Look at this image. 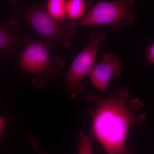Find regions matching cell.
Wrapping results in <instances>:
<instances>
[{
    "label": "cell",
    "instance_id": "6da1fadb",
    "mask_svg": "<svg viewBox=\"0 0 154 154\" xmlns=\"http://www.w3.org/2000/svg\"><path fill=\"white\" fill-rule=\"evenodd\" d=\"M94 107L89 109L92 133L107 154H133L127 147L130 127L141 125L147 121L142 112L144 104L131 98L127 88L119 87L104 98L94 94L87 97Z\"/></svg>",
    "mask_w": 154,
    "mask_h": 154
},
{
    "label": "cell",
    "instance_id": "7a4b0ae2",
    "mask_svg": "<svg viewBox=\"0 0 154 154\" xmlns=\"http://www.w3.org/2000/svg\"><path fill=\"white\" fill-rule=\"evenodd\" d=\"M52 48L43 41L32 39L18 57L17 69L30 75L31 84L37 88H44L50 80L63 76L64 60L60 57H52Z\"/></svg>",
    "mask_w": 154,
    "mask_h": 154
},
{
    "label": "cell",
    "instance_id": "3957f363",
    "mask_svg": "<svg viewBox=\"0 0 154 154\" xmlns=\"http://www.w3.org/2000/svg\"><path fill=\"white\" fill-rule=\"evenodd\" d=\"M12 12L22 17L49 46L60 45L65 48L70 47V38L76 34L70 20L62 22L55 20L41 5L14 8Z\"/></svg>",
    "mask_w": 154,
    "mask_h": 154
},
{
    "label": "cell",
    "instance_id": "277c9868",
    "mask_svg": "<svg viewBox=\"0 0 154 154\" xmlns=\"http://www.w3.org/2000/svg\"><path fill=\"white\" fill-rule=\"evenodd\" d=\"M133 0H117L96 3L79 21L73 22L76 29L80 26L109 25L114 30L132 25L136 18Z\"/></svg>",
    "mask_w": 154,
    "mask_h": 154
},
{
    "label": "cell",
    "instance_id": "5b68a950",
    "mask_svg": "<svg viewBox=\"0 0 154 154\" xmlns=\"http://www.w3.org/2000/svg\"><path fill=\"white\" fill-rule=\"evenodd\" d=\"M104 33L91 32L88 45L77 56L67 72L65 79V90L72 98L82 95L84 92L82 81L96 65L95 62L100 45L107 39Z\"/></svg>",
    "mask_w": 154,
    "mask_h": 154
},
{
    "label": "cell",
    "instance_id": "8992f818",
    "mask_svg": "<svg viewBox=\"0 0 154 154\" xmlns=\"http://www.w3.org/2000/svg\"><path fill=\"white\" fill-rule=\"evenodd\" d=\"M20 24L18 19L12 17L0 23V58L7 61L19 49H22L33 38L30 34L22 36L19 32Z\"/></svg>",
    "mask_w": 154,
    "mask_h": 154
},
{
    "label": "cell",
    "instance_id": "52a82bcc",
    "mask_svg": "<svg viewBox=\"0 0 154 154\" xmlns=\"http://www.w3.org/2000/svg\"><path fill=\"white\" fill-rule=\"evenodd\" d=\"M123 67L117 55L106 53L102 60L96 64L89 74L91 82L97 89L104 94L111 78H118L122 73Z\"/></svg>",
    "mask_w": 154,
    "mask_h": 154
},
{
    "label": "cell",
    "instance_id": "ba28073f",
    "mask_svg": "<svg viewBox=\"0 0 154 154\" xmlns=\"http://www.w3.org/2000/svg\"><path fill=\"white\" fill-rule=\"evenodd\" d=\"M93 2L84 0H69L66 1V11L69 20L73 22L79 21L86 15L88 7Z\"/></svg>",
    "mask_w": 154,
    "mask_h": 154
},
{
    "label": "cell",
    "instance_id": "9c48e42d",
    "mask_svg": "<svg viewBox=\"0 0 154 154\" xmlns=\"http://www.w3.org/2000/svg\"><path fill=\"white\" fill-rule=\"evenodd\" d=\"M45 8L48 14L55 20L62 22L69 20L67 14L66 1L48 0Z\"/></svg>",
    "mask_w": 154,
    "mask_h": 154
},
{
    "label": "cell",
    "instance_id": "30bf717a",
    "mask_svg": "<svg viewBox=\"0 0 154 154\" xmlns=\"http://www.w3.org/2000/svg\"><path fill=\"white\" fill-rule=\"evenodd\" d=\"M77 141L78 154H93L91 138L88 134L80 131L77 137Z\"/></svg>",
    "mask_w": 154,
    "mask_h": 154
},
{
    "label": "cell",
    "instance_id": "8fae6325",
    "mask_svg": "<svg viewBox=\"0 0 154 154\" xmlns=\"http://www.w3.org/2000/svg\"><path fill=\"white\" fill-rule=\"evenodd\" d=\"M26 140L33 147L36 154H48L42 149L41 142L31 132H28L25 136Z\"/></svg>",
    "mask_w": 154,
    "mask_h": 154
},
{
    "label": "cell",
    "instance_id": "7c38bea8",
    "mask_svg": "<svg viewBox=\"0 0 154 154\" xmlns=\"http://www.w3.org/2000/svg\"><path fill=\"white\" fill-rule=\"evenodd\" d=\"M146 60L148 63L154 64V41L146 50Z\"/></svg>",
    "mask_w": 154,
    "mask_h": 154
},
{
    "label": "cell",
    "instance_id": "4fadbf2b",
    "mask_svg": "<svg viewBox=\"0 0 154 154\" xmlns=\"http://www.w3.org/2000/svg\"><path fill=\"white\" fill-rule=\"evenodd\" d=\"M6 122H7L6 119L4 118L2 116H1L0 117V137H1V138H2V137L3 131H4Z\"/></svg>",
    "mask_w": 154,
    "mask_h": 154
}]
</instances>
